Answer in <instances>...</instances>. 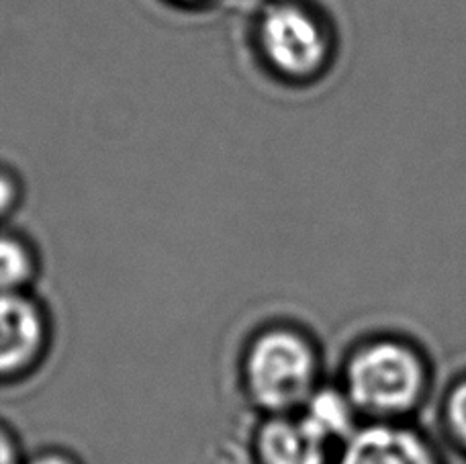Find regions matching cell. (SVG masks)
<instances>
[{"mask_svg": "<svg viewBox=\"0 0 466 464\" xmlns=\"http://www.w3.org/2000/svg\"><path fill=\"white\" fill-rule=\"evenodd\" d=\"M177 3H185V5H198V3H205V0H177Z\"/></svg>", "mask_w": 466, "mask_h": 464, "instance_id": "obj_13", "label": "cell"}, {"mask_svg": "<svg viewBox=\"0 0 466 464\" xmlns=\"http://www.w3.org/2000/svg\"><path fill=\"white\" fill-rule=\"evenodd\" d=\"M346 380L354 408L393 418L418 405L426 388V368L410 346L387 339L358 350L348 364Z\"/></svg>", "mask_w": 466, "mask_h": 464, "instance_id": "obj_1", "label": "cell"}, {"mask_svg": "<svg viewBox=\"0 0 466 464\" xmlns=\"http://www.w3.org/2000/svg\"><path fill=\"white\" fill-rule=\"evenodd\" d=\"M15 203V185L13 180L0 174V213H5L11 209V205Z\"/></svg>", "mask_w": 466, "mask_h": 464, "instance_id": "obj_10", "label": "cell"}, {"mask_svg": "<svg viewBox=\"0 0 466 464\" xmlns=\"http://www.w3.org/2000/svg\"><path fill=\"white\" fill-rule=\"evenodd\" d=\"M41 319L35 308L15 293H0V372L27 364L41 344Z\"/></svg>", "mask_w": 466, "mask_h": 464, "instance_id": "obj_5", "label": "cell"}, {"mask_svg": "<svg viewBox=\"0 0 466 464\" xmlns=\"http://www.w3.org/2000/svg\"><path fill=\"white\" fill-rule=\"evenodd\" d=\"M352 408L348 395L334 391V388H321L311 393L307 399V409L303 419L321 438H339L352 432Z\"/></svg>", "mask_w": 466, "mask_h": 464, "instance_id": "obj_7", "label": "cell"}, {"mask_svg": "<svg viewBox=\"0 0 466 464\" xmlns=\"http://www.w3.org/2000/svg\"><path fill=\"white\" fill-rule=\"evenodd\" d=\"M446 424L456 440L466 449V380L456 385L446 399Z\"/></svg>", "mask_w": 466, "mask_h": 464, "instance_id": "obj_9", "label": "cell"}, {"mask_svg": "<svg viewBox=\"0 0 466 464\" xmlns=\"http://www.w3.org/2000/svg\"><path fill=\"white\" fill-rule=\"evenodd\" d=\"M31 275V260L25 247L11 237H0V293H11Z\"/></svg>", "mask_w": 466, "mask_h": 464, "instance_id": "obj_8", "label": "cell"}, {"mask_svg": "<svg viewBox=\"0 0 466 464\" xmlns=\"http://www.w3.org/2000/svg\"><path fill=\"white\" fill-rule=\"evenodd\" d=\"M0 464H16V454L8 438L0 432Z\"/></svg>", "mask_w": 466, "mask_h": 464, "instance_id": "obj_11", "label": "cell"}, {"mask_svg": "<svg viewBox=\"0 0 466 464\" xmlns=\"http://www.w3.org/2000/svg\"><path fill=\"white\" fill-rule=\"evenodd\" d=\"M339 464H438V459L413 429L374 424L350 436Z\"/></svg>", "mask_w": 466, "mask_h": 464, "instance_id": "obj_4", "label": "cell"}, {"mask_svg": "<svg viewBox=\"0 0 466 464\" xmlns=\"http://www.w3.org/2000/svg\"><path fill=\"white\" fill-rule=\"evenodd\" d=\"M258 39L270 68L287 78H309L326 64V31L313 13L297 3L266 6Z\"/></svg>", "mask_w": 466, "mask_h": 464, "instance_id": "obj_3", "label": "cell"}, {"mask_svg": "<svg viewBox=\"0 0 466 464\" xmlns=\"http://www.w3.org/2000/svg\"><path fill=\"white\" fill-rule=\"evenodd\" d=\"M326 438L301 419H272L258 440L266 464H326Z\"/></svg>", "mask_w": 466, "mask_h": 464, "instance_id": "obj_6", "label": "cell"}, {"mask_svg": "<svg viewBox=\"0 0 466 464\" xmlns=\"http://www.w3.org/2000/svg\"><path fill=\"white\" fill-rule=\"evenodd\" d=\"M246 372L254 399L272 411H285L309 399L315 356L293 331H270L256 339Z\"/></svg>", "mask_w": 466, "mask_h": 464, "instance_id": "obj_2", "label": "cell"}, {"mask_svg": "<svg viewBox=\"0 0 466 464\" xmlns=\"http://www.w3.org/2000/svg\"><path fill=\"white\" fill-rule=\"evenodd\" d=\"M31 464H70V462L64 460V459H57V457H44L39 460H33Z\"/></svg>", "mask_w": 466, "mask_h": 464, "instance_id": "obj_12", "label": "cell"}]
</instances>
